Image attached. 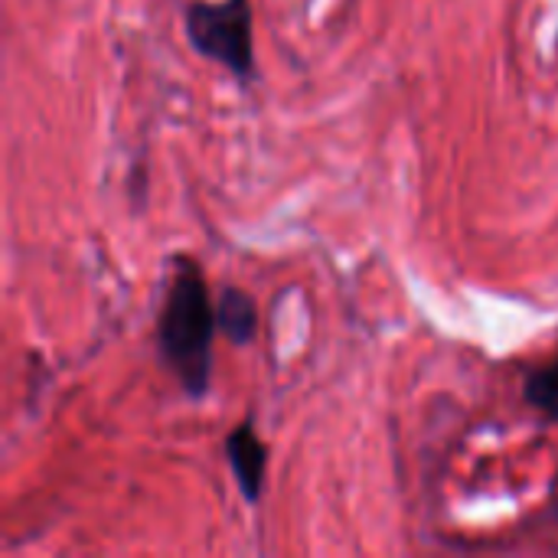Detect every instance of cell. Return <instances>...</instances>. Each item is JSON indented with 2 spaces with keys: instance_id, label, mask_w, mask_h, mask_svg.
Returning a JSON list of instances; mask_svg holds the SVG:
<instances>
[{
  "instance_id": "obj_1",
  "label": "cell",
  "mask_w": 558,
  "mask_h": 558,
  "mask_svg": "<svg viewBox=\"0 0 558 558\" xmlns=\"http://www.w3.org/2000/svg\"><path fill=\"white\" fill-rule=\"evenodd\" d=\"M216 327L219 324L203 271L190 258H177V271L157 320V350L190 399H203L209 392Z\"/></svg>"
},
{
  "instance_id": "obj_2",
  "label": "cell",
  "mask_w": 558,
  "mask_h": 558,
  "mask_svg": "<svg viewBox=\"0 0 558 558\" xmlns=\"http://www.w3.org/2000/svg\"><path fill=\"white\" fill-rule=\"evenodd\" d=\"M186 39L193 49L239 78L255 75L252 7L248 0H196L183 13Z\"/></svg>"
},
{
  "instance_id": "obj_3",
  "label": "cell",
  "mask_w": 558,
  "mask_h": 558,
  "mask_svg": "<svg viewBox=\"0 0 558 558\" xmlns=\"http://www.w3.org/2000/svg\"><path fill=\"white\" fill-rule=\"evenodd\" d=\"M226 454H229V468L235 474V484L242 490V497L248 504H255L265 490V471H268V451L262 445V438L255 435L252 422L239 425L229 438H226Z\"/></svg>"
},
{
  "instance_id": "obj_4",
  "label": "cell",
  "mask_w": 558,
  "mask_h": 558,
  "mask_svg": "<svg viewBox=\"0 0 558 558\" xmlns=\"http://www.w3.org/2000/svg\"><path fill=\"white\" fill-rule=\"evenodd\" d=\"M216 324L235 347H248L258 333V307L245 291L226 288L216 304Z\"/></svg>"
},
{
  "instance_id": "obj_5",
  "label": "cell",
  "mask_w": 558,
  "mask_h": 558,
  "mask_svg": "<svg viewBox=\"0 0 558 558\" xmlns=\"http://www.w3.org/2000/svg\"><path fill=\"white\" fill-rule=\"evenodd\" d=\"M523 396H526V402L536 412H543L549 422H558V360L549 363V366H543V369H536L526 379Z\"/></svg>"
}]
</instances>
